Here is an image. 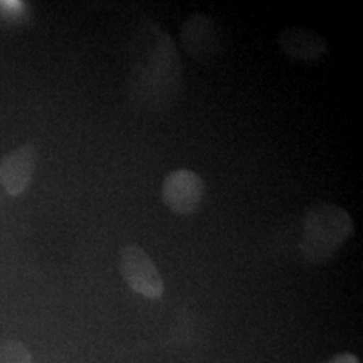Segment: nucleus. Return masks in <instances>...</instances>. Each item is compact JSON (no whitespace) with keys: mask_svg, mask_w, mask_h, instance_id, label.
<instances>
[{"mask_svg":"<svg viewBox=\"0 0 363 363\" xmlns=\"http://www.w3.org/2000/svg\"><path fill=\"white\" fill-rule=\"evenodd\" d=\"M143 52L132 66L128 97L139 111L162 113L171 109L183 91V67L174 39L155 22L143 28Z\"/></svg>","mask_w":363,"mask_h":363,"instance_id":"f257e3e1","label":"nucleus"},{"mask_svg":"<svg viewBox=\"0 0 363 363\" xmlns=\"http://www.w3.org/2000/svg\"><path fill=\"white\" fill-rule=\"evenodd\" d=\"M355 226L350 213L337 203L320 202L307 210L300 241L301 257L311 265H322L343 247Z\"/></svg>","mask_w":363,"mask_h":363,"instance_id":"f03ea898","label":"nucleus"},{"mask_svg":"<svg viewBox=\"0 0 363 363\" xmlns=\"http://www.w3.org/2000/svg\"><path fill=\"white\" fill-rule=\"evenodd\" d=\"M120 272L132 291L151 300L164 295V281L143 247L125 245L120 250Z\"/></svg>","mask_w":363,"mask_h":363,"instance_id":"7ed1b4c3","label":"nucleus"},{"mask_svg":"<svg viewBox=\"0 0 363 363\" xmlns=\"http://www.w3.org/2000/svg\"><path fill=\"white\" fill-rule=\"evenodd\" d=\"M182 48L194 61L208 64L223 52V40L216 21L205 13L187 18L179 30Z\"/></svg>","mask_w":363,"mask_h":363,"instance_id":"20e7f679","label":"nucleus"},{"mask_svg":"<svg viewBox=\"0 0 363 363\" xmlns=\"http://www.w3.org/2000/svg\"><path fill=\"white\" fill-rule=\"evenodd\" d=\"M205 182L193 169H179L169 172L162 184V199L177 216H193L202 206Z\"/></svg>","mask_w":363,"mask_h":363,"instance_id":"39448f33","label":"nucleus"},{"mask_svg":"<svg viewBox=\"0 0 363 363\" xmlns=\"http://www.w3.org/2000/svg\"><path fill=\"white\" fill-rule=\"evenodd\" d=\"M37 150L33 144L26 143L3 156L0 160V183L4 190L13 196L25 194L37 169Z\"/></svg>","mask_w":363,"mask_h":363,"instance_id":"423d86ee","label":"nucleus"},{"mask_svg":"<svg viewBox=\"0 0 363 363\" xmlns=\"http://www.w3.org/2000/svg\"><path fill=\"white\" fill-rule=\"evenodd\" d=\"M280 50L296 62L315 64L322 61L330 52L328 40L308 27H286L277 37Z\"/></svg>","mask_w":363,"mask_h":363,"instance_id":"0eeeda50","label":"nucleus"},{"mask_svg":"<svg viewBox=\"0 0 363 363\" xmlns=\"http://www.w3.org/2000/svg\"><path fill=\"white\" fill-rule=\"evenodd\" d=\"M0 363H33L31 352L18 340L0 343Z\"/></svg>","mask_w":363,"mask_h":363,"instance_id":"6e6552de","label":"nucleus"},{"mask_svg":"<svg viewBox=\"0 0 363 363\" xmlns=\"http://www.w3.org/2000/svg\"><path fill=\"white\" fill-rule=\"evenodd\" d=\"M325 363H361V361L355 354L342 352V354H337L335 357H333L328 362Z\"/></svg>","mask_w":363,"mask_h":363,"instance_id":"1a4fd4ad","label":"nucleus"},{"mask_svg":"<svg viewBox=\"0 0 363 363\" xmlns=\"http://www.w3.org/2000/svg\"><path fill=\"white\" fill-rule=\"evenodd\" d=\"M0 6L7 10H18V9H21L22 4L19 1H1Z\"/></svg>","mask_w":363,"mask_h":363,"instance_id":"9d476101","label":"nucleus"}]
</instances>
